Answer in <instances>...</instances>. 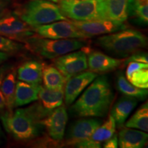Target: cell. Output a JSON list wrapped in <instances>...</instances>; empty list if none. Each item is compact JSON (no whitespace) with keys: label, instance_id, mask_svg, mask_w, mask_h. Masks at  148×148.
<instances>
[{"label":"cell","instance_id":"11","mask_svg":"<svg viewBox=\"0 0 148 148\" xmlns=\"http://www.w3.org/2000/svg\"><path fill=\"white\" fill-rule=\"evenodd\" d=\"M68 114L64 106L53 109L41 121L42 125L45 127L47 134L54 140H61L63 138L64 130L67 123Z\"/></svg>","mask_w":148,"mask_h":148},{"label":"cell","instance_id":"12","mask_svg":"<svg viewBox=\"0 0 148 148\" xmlns=\"http://www.w3.org/2000/svg\"><path fill=\"white\" fill-rule=\"evenodd\" d=\"M97 76V74L91 71H82L73 75L66 80L64 91V101L66 105H70L76 99L79 94L87 87Z\"/></svg>","mask_w":148,"mask_h":148},{"label":"cell","instance_id":"4","mask_svg":"<svg viewBox=\"0 0 148 148\" xmlns=\"http://www.w3.org/2000/svg\"><path fill=\"white\" fill-rule=\"evenodd\" d=\"M26 46L32 52L42 58L54 59L66 53L75 51L86 45L82 38L50 39L32 36L25 40Z\"/></svg>","mask_w":148,"mask_h":148},{"label":"cell","instance_id":"27","mask_svg":"<svg viewBox=\"0 0 148 148\" xmlns=\"http://www.w3.org/2000/svg\"><path fill=\"white\" fill-rule=\"evenodd\" d=\"M116 126L114 118L110 114L108 119L102 125H99L88 138L99 143L105 141L115 134Z\"/></svg>","mask_w":148,"mask_h":148},{"label":"cell","instance_id":"20","mask_svg":"<svg viewBox=\"0 0 148 148\" xmlns=\"http://www.w3.org/2000/svg\"><path fill=\"white\" fill-rule=\"evenodd\" d=\"M64 98V90L49 89L45 86H40L38 91V99L44 110L51 112L53 109L62 104Z\"/></svg>","mask_w":148,"mask_h":148},{"label":"cell","instance_id":"2","mask_svg":"<svg viewBox=\"0 0 148 148\" xmlns=\"http://www.w3.org/2000/svg\"><path fill=\"white\" fill-rule=\"evenodd\" d=\"M113 98L107 77H96L72 106V110L81 117H103L108 113Z\"/></svg>","mask_w":148,"mask_h":148},{"label":"cell","instance_id":"13","mask_svg":"<svg viewBox=\"0 0 148 148\" xmlns=\"http://www.w3.org/2000/svg\"><path fill=\"white\" fill-rule=\"evenodd\" d=\"M101 123L100 120L92 118H84L77 120L69 130L66 143L69 145H75L79 142L87 139L101 125Z\"/></svg>","mask_w":148,"mask_h":148},{"label":"cell","instance_id":"14","mask_svg":"<svg viewBox=\"0 0 148 148\" xmlns=\"http://www.w3.org/2000/svg\"><path fill=\"white\" fill-rule=\"evenodd\" d=\"M88 67L96 73L112 71L123 64V59L112 58L99 51H92L87 57Z\"/></svg>","mask_w":148,"mask_h":148},{"label":"cell","instance_id":"9","mask_svg":"<svg viewBox=\"0 0 148 148\" xmlns=\"http://www.w3.org/2000/svg\"><path fill=\"white\" fill-rule=\"evenodd\" d=\"M53 63L66 80L88 69L87 56L84 51H71L60 56L55 58Z\"/></svg>","mask_w":148,"mask_h":148},{"label":"cell","instance_id":"10","mask_svg":"<svg viewBox=\"0 0 148 148\" xmlns=\"http://www.w3.org/2000/svg\"><path fill=\"white\" fill-rule=\"evenodd\" d=\"M80 32L86 36L108 34L125 29L127 25L124 23L111 21L108 19H97L90 21H70Z\"/></svg>","mask_w":148,"mask_h":148},{"label":"cell","instance_id":"6","mask_svg":"<svg viewBox=\"0 0 148 148\" xmlns=\"http://www.w3.org/2000/svg\"><path fill=\"white\" fill-rule=\"evenodd\" d=\"M58 2L62 14L72 21L106 19L103 0H60Z\"/></svg>","mask_w":148,"mask_h":148},{"label":"cell","instance_id":"21","mask_svg":"<svg viewBox=\"0 0 148 148\" xmlns=\"http://www.w3.org/2000/svg\"><path fill=\"white\" fill-rule=\"evenodd\" d=\"M129 0H103L106 19L124 23L128 17Z\"/></svg>","mask_w":148,"mask_h":148},{"label":"cell","instance_id":"24","mask_svg":"<svg viewBox=\"0 0 148 148\" xmlns=\"http://www.w3.org/2000/svg\"><path fill=\"white\" fill-rule=\"evenodd\" d=\"M116 86L123 95L134 97L138 100H144L147 96V89L134 86L121 73H119L116 77Z\"/></svg>","mask_w":148,"mask_h":148},{"label":"cell","instance_id":"32","mask_svg":"<svg viewBox=\"0 0 148 148\" xmlns=\"http://www.w3.org/2000/svg\"><path fill=\"white\" fill-rule=\"evenodd\" d=\"M105 143L103 147L104 148H116L118 147V137L117 135L114 134L108 139L105 140Z\"/></svg>","mask_w":148,"mask_h":148},{"label":"cell","instance_id":"16","mask_svg":"<svg viewBox=\"0 0 148 148\" xmlns=\"http://www.w3.org/2000/svg\"><path fill=\"white\" fill-rule=\"evenodd\" d=\"M43 66L36 60H29L24 62L17 70L18 80L29 84L40 85L42 82V73Z\"/></svg>","mask_w":148,"mask_h":148},{"label":"cell","instance_id":"7","mask_svg":"<svg viewBox=\"0 0 148 148\" xmlns=\"http://www.w3.org/2000/svg\"><path fill=\"white\" fill-rule=\"evenodd\" d=\"M34 32L41 38L50 39H66V38H88L79 30L70 21L61 20L53 23L33 27Z\"/></svg>","mask_w":148,"mask_h":148},{"label":"cell","instance_id":"3","mask_svg":"<svg viewBox=\"0 0 148 148\" xmlns=\"http://www.w3.org/2000/svg\"><path fill=\"white\" fill-rule=\"evenodd\" d=\"M97 44L111 53L127 57L147 47V39L141 32L125 28L99 37Z\"/></svg>","mask_w":148,"mask_h":148},{"label":"cell","instance_id":"5","mask_svg":"<svg viewBox=\"0 0 148 148\" xmlns=\"http://www.w3.org/2000/svg\"><path fill=\"white\" fill-rule=\"evenodd\" d=\"M17 15L32 28L67 19L62 14L59 5L48 0H29Z\"/></svg>","mask_w":148,"mask_h":148},{"label":"cell","instance_id":"28","mask_svg":"<svg viewBox=\"0 0 148 148\" xmlns=\"http://www.w3.org/2000/svg\"><path fill=\"white\" fill-rule=\"evenodd\" d=\"M24 45L16 40L10 39L0 35V51L5 53L17 52L23 49Z\"/></svg>","mask_w":148,"mask_h":148},{"label":"cell","instance_id":"23","mask_svg":"<svg viewBox=\"0 0 148 148\" xmlns=\"http://www.w3.org/2000/svg\"><path fill=\"white\" fill-rule=\"evenodd\" d=\"M42 81L45 87L57 90L63 88L66 79L54 66H47L42 69Z\"/></svg>","mask_w":148,"mask_h":148},{"label":"cell","instance_id":"26","mask_svg":"<svg viewBox=\"0 0 148 148\" xmlns=\"http://www.w3.org/2000/svg\"><path fill=\"white\" fill-rule=\"evenodd\" d=\"M125 127L138 129L147 132L148 130V103H144L125 123Z\"/></svg>","mask_w":148,"mask_h":148},{"label":"cell","instance_id":"19","mask_svg":"<svg viewBox=\"0 0 148 148\" xmlns=\"http://www.w3.org/2000/svg\"><path fill=\"white\" fill-rule=\"evenodd\" d=\"M147 133L140 130L125 127L119 133L118 145L121 148H141L147 141Z\"/></svg>","mask_w":148,"mask_h":148},{"label":"cell","instance_id":"22","mask_svg":"<svg viewBox=\"0 0 148 148\" xmlns=\"http://www.w3.org/2000/svg\"><path fill=\"white\" fill-rule=\"evenodd\" d=\"M16 72L14 69H11L5 72L1 84V91L4 98L6 111L12 112L14 107V92L16 87Z\"/></svg>","mask_w":148,"mask_h":148},{"label":"cell","instance_id":"36","mask_svg":"<svg viewBox=\"0 0 148 148\" xmlns=\"http://www.w3.org/2000/svg\"><path fill=\"white\" fill-rule=\"evenodd\" d=\"M1 134H2V132H1V127H0V140H1Z\"/></svg>","mask_w":148,"mask_h":148},{"label":"cell","instance_id":"33","mask_svg":"<svg viewBox=\"0 0 148 148\" xmlns=\"http://www.w3.org/2000/svg\"><path fill=\"white\" fill-rule=\"evenodd\" d=\"M11 0H0V17L7 13Z\"/></svg>","mask_w":148,"mask_h":148},{"label":"cell","instance_id":"1","mask_svg":"<svg viewBox=\"0 0 148 148\" xmlns=\"http://www.w3.org/2000/svg\"><path fill=\"white\" fill-rule=\"evenodd\" d=\"M50 112H48L39 103L25 108H18L14 112H3L1 120L5 130L14 139L19 142H27L40 134L41 121Z\"/></svg>","mask_w":148,"mask_h":148},{"label":"cell","instance_id":"29","mask_svg":"<svg viewBox=\"0 0 148 148\" xmlns=\"http://www.w3.org/2000/svg\"><path fill=\"white\" fill-rule=\"evenodd\" d=\"M130 62L148 63L147 53L144 52H139V51L133 53V54L129 56L128 58H127L126 60H124L125 64H127Z\"/></svg>","mask_w":148,"mask_h":148},{"label":"cell","instance_id":"30","mask_svg":"<svg viewBox=\"0 0 148 148\" xmlns=\"http://www.w3.org/2000/svg\"><path fill=\"white\" fill-rule=\"evenodd\" d=\"M75 147L80 148H99L101 147V145L99 142H96L90 138H87L75 144Z\"/></svg>","mask_w":148,"mask_h":148},{"label":"cell","instance_id":"18","mask_svg":"<svg viewBox=\"0 0 148 148\" xmlns=\"http://www.w3.org/2000/svg\"><path fill=\"white\" fill-rule=\"evenodd\" d=\"M137 103L138 99L136 98L124 95L114 103L111 115L115 121L116 125L119 127L123 126L130 114L136 106Z\"/></svg>","mask_w":148,"mask_h":148},{"label":"cell","instance_id":"15","mask_svg":"<svg viewBox=\"0 0 148 148\" xmlns=\"http://www.w3.org/2000/svg\"><path fill=\"white\" fill-rule=\"evenodd\" d=\"M40 85H35L18 80L16 82L14 107H20L38 100Z\"/></svg>","mask_w":148,"mask_h":148},{"label":"cell","instance_id":"25","mask_svg":"<svg viewBox=\"0 0 148 148\" xmlns=\"http://www.w3.org/2000/svg\"><path fill=\"white\" fill-rule=\"evenodd\" d=\"M135 18L140 24L148 22V0H129L128 16Z\"/></svg>","mask_w":148,"mask_h":148},{"label":"cell","instance_id":"35","mask_svg":"<svg viewBox=\"0 0 148 148\" xmlns=\"http://www.w3.org/2000/svg\"><path fill=\"white\" fill-rule=\"evenodd\" d=\"M48 1H53V2H54V3H57V2H58L60 0H48Z\"/></svg>","mask_w":148,"mask_h":148},{"label":"cell","instance_id":"17","mask_svg":"<svg viewBox=\"0 0 148 148\" xmlns=\"http://www.w3.org/2000/svg\"><path fill=\"white\" fill-rule=\"evenodd\" d=\"M125 77L131 84L140 88H148V63L130 62L127 64Z\"/></svg>","mask_w":148,"mask_h":148},{"label":"cell","instance_id":"8","mask_svg":"<svg viewBox=\"0 0 148 148\" xmlns=\"http://www.w3.org/2000/svg\"><path fill=\"white\" fill-rule=\"evenodd\" d=\"M0 35L16 41H25L34 35V29L17 14L7 12L0 17Z\"/></svg>","mask_w":148,"mask_h":148},{"label":"cell","instance_id":"31","mask_svg":"<svg viewBox=\"0 0 148 148\" xmlns=\"http://www.w3.org/2000/svg\"><path fill=\"white\" fill-rule=\"evenodd\" d=\"M7 70H8V69H7L6 66H2L1 67H0V112H3L5 108L4 98H3L2 92L1 91V84Z\"/></svg>","mask_w":148,"mask_h":148},{"label":"cell","instance_id":"34","mask_svg":"<svg viewBox=\"0 0 148 148\" xmlns=\"http://www.w3.org/2000/svg\"><path fill=\"white\" fill-rule=\"evenodd\" d=\"M8 57L9 56L7 53L3 52V51H0V64L4 62L5 60H6Z\"/></svg>","mask_w":148,"mask_h":148}]
</instances>
